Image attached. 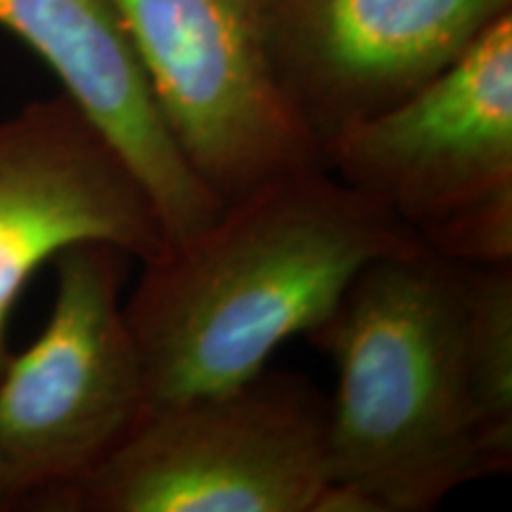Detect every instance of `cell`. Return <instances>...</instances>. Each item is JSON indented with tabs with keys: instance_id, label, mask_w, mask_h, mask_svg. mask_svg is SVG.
<instances>
[{
	"instance_id": "cell-1",
	"label": "cell",
	"mask_w": 512,
	"mask_h": 512,
	"mask_svg": "<svg viewBox=\"0 0 512 512\" xmlns=\"http://www.w3.org/2000/svg\"><path fill=\"white\" fill-rule=\"evenodd\" d=\"M425 245L325 166L275 178L188 245L143 264L124 304L150 408L252 380L290 337H309L351 280Z\"/></svg>"
},
{
	"instance_id": "cell-2",
	"label": "cell",
	"mask_w": 512,
	"mask_h": 512,
	"mask_svg": "<svg viewBox=\"0 0 512 512\" xmlns=\"http://www.w3.org/2000/svg\"><path fill=\"white\" fill-rule=\"evenodd\" d=\"M306 339L337 368L328 484L373 512H430L498 477L472 401L467 264L427 247L377 259Z\"/></svg>"
},
{
	"instance_id": "cell-3",
	"label": "cell",
	"mask_w": 512,
	"mask_h": 512,
	"mask_svg": "<svg viewBox=\"0 0 512 512\" xmlns=\"http://www.w3.org/2000/svg\"><path fill=\"white\" fill-rule=\"evenodd\" d=\"M323 166L434 254L512 264V12L418 91L332 138Z\"/></svg>"
},
{
	"instance_id": "cell-4",
	"label": "cell",
	"mask_w": 512,
	"mask_h": 512,
	"mask_svg": "<svg viewBox=\"0 0 512 512\" xmlns=\"http://www.w3.org/2000/svg\"><path fill=\"white\" fill-rule=\"evenodd\" d=\"M328 399L306 377L261 370L226 392L147 411L62 512H313L328 484Z\"/></svg>"
},
{
	"instance_id": "cell-5",
	"label": "cell",
	"mask_w": 512,
	"mask_h": 512,
	"mask_svg": "<svg viewBox=\"0 0 512 512\" xmlns=\"http://www.w3.org/2000/svg\"><path fill=\"white\" fill-rule=\"evenodd\" d=\"M131 256L81 242L55 256L50 320L0 375V508L48 510L93 475L150 411L121 304Z\"/></svg>"
},
{
	"instance_id": "cell-6",
	"label": "cell",
	"mask_w": 512,
	"mask_h": 512,
	"mask_svg": "<svg viewBox=\"0 0 512 512\" xmlns=\"http://www.w3.org/2000/svg\"><path fill=\"white\" fill-rule=\"evenodd\" d=\"M171 138L223 204L323 166L280 86L259 0H112Z\"/></svg>"
},
{
	"instance_id": "cell-7",
	"label": "cell",
	"mask_w": 512,
	"mask_h": 512,
	"mask_svg": "<svg viewBox=\"0 0 512 512\" xmlns=\"http://www.w3.org/2000/svg\"><path fill=\"white\" fill-rule=\"evenodd\" d=\"M81 242H105L140 264L174 252L136 171L62 93L0 121V375L17 297L46 261Z\"/></svg>"
},
{
	"instance_id": "cell-8",
	"label": "cell",
	"mask_w": 512,
	"mask_h": 512,
	"mask_svg": "<svg viewBox=\"0 0 512 512\" xmlns=\"http://www.w3.org/2000/svg\"><path fill=\"white\" fill-rule=\"evenodd\" d=\"M280 86L320 150L458 60L512 0H259Z\"/></svg>"
},
{
	"instance_id": "cell-9",
	"label": "cell",
	"mask_w": 512,
	"mask_h": 512,
	"mask_svg": "<svg viewBox=\"0 0 512 512\" xmlns=\"http://www.w3.org/2000/svg\"><path fill=\"white\" fill-rule=\"evenodd\" d=\"M0 29L53 69L64 95L110 138L183 247L226 209L192 174L112 0H0Z\"/></svg>"
},
{
	"instance_id": "cell-10",
	"label": "cell",
	"mask_w": 512,
	"mask_h": 512,
	"mask_svg": "<svg viewBox=\"0 0 512 512\" xmlns=\"http://www.w3.org/2000/svg\"><path fill=\"white\" fill-rule=\"evenodd\" d=\"M472 401L498 475L512 467V264L467 266Z\"/></svg>"
}]
</instances>
